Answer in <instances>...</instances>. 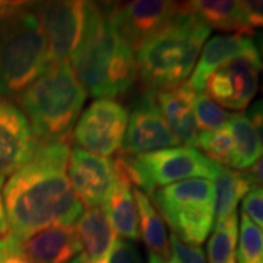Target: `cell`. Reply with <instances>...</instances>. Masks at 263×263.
<instances>
[{"instance_id":"1f68e13d","label":"cell","mask_w":263,"mask_h":263,"mask_svg":"<svg viewBox=\"0 0 263 263\" xmlns=\"http://www.w3.org/2000/svg\"><path fill=\"white\" fill-rule=\"evenodd\" d=\"M245 21L252 35L256 34V29L263 31V0H249L243 2Z\"/></svg>"},{"instance_id":"9a60e30c","label":"cell","mask_w":263,"mask_h":263,"mask_svg":"<svg viewBox=\"0 0 263 263\" xmlns=\"http://www.w3.org/2000/svg\"><path fill=\"white\" fill-rule=\"evenodd\" d=\"M197 92H195L187 82L176 88L162 89L154 95L155 104L167 122L171 132L176 135L180 143L195 148L200 135L196 119L193 114V101Z\"/></svg>"},{"instance_id":"52a82bcc","label":"cell","mask_w":263,"mask_h":263,"mask_svg":"<svg viewBox=\"0 0 263 263\" xmlns=\"http://www.w3.org/2000/svg\"><path fill=\"white\" fill-rule=\"evenodd\" d=\"M120 158L132 184L148 197L157 189L184 180H214L221 168L219 164L192 146H174Z\"/></svg>"},{"instance_id":"ac0fdd59","label":"cell","mask_w":263,"mask_h":263,"mask_svg":"<svg viewBox=\"0 0 263 263\" xmlns=\"http://www.w3.org/2000/svg\"><path fill=\"white\" fill-rule=\"evenodd\" d=\"M18 246L24 256L34 263H67L82 252L73 227H51Z\"/></svg>"},{"instance_id":"d590c367","label":"cell","mask_w":263,"mask_h":263,"mask_svg":"<svg viewBox=\"0 0 263 263\" xmlns=\"http://www.w3.org/2000/svg\"><path fill=\"white\" fill-rule=\"evenodd\" d=\"M254 46L257 48L259 56L263 57V31H259L254 34Z\"/></svg>"},{"instance_id":"8d00e7d4","label":"cell","mask_w":263,"mask_h":263,"mask_svg":"<svg viewBox=\"0 0 263 263\" xmlns=\"http://www.w3.org/2000/svg\"><path fill=\"white\" fill-rule=\"evenodd\" d=\"M67 263H88V260H86V257H85V254L81 252L79 254H76L75 257L70 260V262H67Z\"/></svg>"},{"instance_id":"836d02e7","label":"cell","mask_w":263,"mask_h":263,"mask_svg":"<svg viewBox=\"0 0 263 263\" xmlns=\"http://www.w3.org/2000/svg\"><path fill=\"white\" fill-rule=\"evenodd\" d=\"M245 173L247 174V177L250 179V181L253 183L254 186L263 187V157L254 164L253 167L246 170Z\"/></svg>"},{"instance_id":"30bf717a","label":"cell","mask_w":263,"mask_h":263,"mask_svg":"<svg viewBox=\"0 0 263 263\" xmlns=\"http://www.w3.org/2000/svg\"><path fill=\"white\" fill-rule=\"evenodd\" d=\"M35 10L47 40L50 63H69L82 40L85 2L62 0L38 3Z\"/></svg>"},{"instance_id":"f1b7e54d","label":"cell","mask_w":263,"mask_h":263,"mask_svg":"<svg viewBox=\"0 0 263 263\" xmlns=\"http://www.w3.org/2000/svg\"><path fill=\"white\" fill-rule=\"evenodd\" d=\"M241 212L263 233V187L254 186L243 197Z\"/></svg>"},{"instance_id":"7a4b0ae2","label":"cell","mask_w":263,"mask_h":263,"mask_svg":"<svg viewBox=\"0 0 263 263\" xmlns=\"http://www.w3.org/2000/svg\"><path fill=\"white\" fill-rule=\"evenodd\" d=\"M70 67L86 94L113 100L126 94L138 76L132 46L113 25L107 6L85 2L84 32Z\"/></svg>"},{"instance_id":"7402d4cb","label":"cell","mask_w":263,"mask_h":263,"mask_svg":"<svg viewBox=\"0 0 263 263\" xmlns=\"http://www.w3.org/2000/svg\"><path fill=\"white\" fill-rule=\"evenodd\" d=\"M254 187L245 171L222 167L214 179L215 190V218L222 221L237 212L240 200Z\"/></svg>"},{"instance_id":"d6986e66","label":"cell","mask_w":263,"mask_h":263,"mask_svg":"<svg viewBox=\"0 0 263 263\" xmlns=\"http://www.w3.org/2000/svg\"><path fill=\"white\" fill-rule=\"evenodd\" d=\"M88 263H104L119 238L103 208H88L73 226Z\"/></svg>"},{"instance_id":"277c9868","label":"cell","mask_w":263,"mask_h":263,"mask_svg":"<svg viewBox=\"0 0 263 263\" xmlns=\"http://www.w3.org/2000/svg\"><path fill=\"white\" fill-rule=\"evenodd\" d=\"M50 66L35 5L0 3V97H18Z\"/></svg>"},{"instance_id":"ba28073f","label":"cell","mask_w":263,"mask_h":263,"mask_svg":"<svg viewBox=\"0 0 263 263\" xmlns=\"http://www.w3.org/2000/svg\"><path fill=\"white\" fill-rule=\"evenodd\" d=\"M129 111L116 100L101 98L81 113L73 129L78 148L100 157H113L122 149Z\"/></svg>"},{"instance_id":"ffe728a7","label":"cell","mask_w":263,"mask_h":263,"mask_svg":"<svg viewBox=\"0 0 263 263\" xmlns=\"http://www.w3.org/2000/svg\"><path fill=\"white\" fill-rule=\"evenodd\" d=\"M189 10L202 19L209 28L235 32L237 35H252L245 21L243 2L234 0H195L186 2Z\"/></svg>"},{"instance_id":"74e56055","label":"cell","mask_w":263,"mask_h":263,"mask_svg":"<svg viewBox=\"0 0 263 263\" xmlns=\"http://www.w3.org/2000/svg\"><path fill=\"white\" fill-rule=\"evenodd\" d=\"M148 263H168V262H164V260H161V259H158V257H154V256L148 254Z\"/></svg>"},{"instance_id":"cb8c5ba5","label":"cell","mask_w":263,"mask_h":263,"mask_svg":"<svg viewBox=\"0 0 263 263\" xmlns=\"http://www.w3.org/2000/svg\"><path fill=\"white\" fill-rule=\"evenodd\" d=\"M238 216L237 212L222 221H216L208 241V263H237Z\"/></svg>"},{"instance_id":"f35d334b","label":"cell","mask_w":263,"mask_h":263,"mask_svg":"<svg viewBox=\"0 0 263 263\" xmlns=\"http://www.w3.org/2000/svg\"><path fill=\"white\" fill-rule=\"evenodd\" d=\"M3 181H5V180H2V179H0V187H2V186H3Z\"/></svg>"},{"instance_id":"603a6c76","label":"cell","mask_w":263,"mask_h":263,"mask_svg":"<svg viewBox=\"0 0 263 263\" xmlns=\"http://www.w3.org/2000/svg\"><path fill=\"white\" fill-rule=\"evenodd\" d=\"M234 142V158L231 168L246 171L263 157V143L250 120L245 114H231L227 124Z\"/></svg>"},{"instance_id":"44dd1931","label":"cell","mask_w":263,"mask_h":263,"mask_svg":"<svg viewBox=\"0 0 263 263\" xmlns=\"http://www.w3.org/2000/svg\"><path fill=\"white\" fill-rule=\"evenodd\" d=\"M133 197L139 218V234L146 246L148 254L164 262L170 259V240L167 227L151 199L133 186Z\"/></svg>"},{"instance_id":"ab89813d","label":"cell","mask_w":263,"mask_h":263,"mask_svg":"<svg viewBox=\"0 0 263 263\" xmlns=\"http://www.w3.org/2000/svg\"><path fill=\"white\" fill-rule=\"evenodd\" d=\"M262 91H263V85H262Z\"/></svg>"},{"instance_id":"4dcf8cb0","label":"cell","mask_w":263,"mask_h":263,"mask_svg":"<svg viewBox=\"0 0 263 263\" xmlns=\"http://www.w3.org/2000/svg\"><path fill=\"white\" fill-rule=\"evenodd\" d=\"M0 263H34L21 252L18 243L9 234L0 237Z\"/></svg>"},{"instance_id":"2e32d148","label":"cell","mask_w":263,"mask_h":263,"mask_svg":"<svg viewBox=\"0 0 263 263\" xmlns=\"http://www.w3.org/2000/svg\"><path fill=\"white\" fill-rule=\"evenodd\" d=\"M256 51L257 48L254 46V41L246 35L231 34V35L212 37L205 43L202 48L187 84L195 92L199 94L205 89L206 81L216 69H219L221 66H224L237 57L256 53Z\"/></svg>"},{"instance_id":"6da1fadb","label":"cell","mask_w":263,"mask_h":263,"mask_svg":"<svg viewBox=\"0 0 263 263\" xmlns=\"http://www.w3.org/2000/svg\"><path fill=\"white\" fill-rule=\"evenodd\" d=\"M70 142H37L32 158L6 181L3 202L9 235L16 243L51 227L75 226L84 214L66 171Z\"/></svg>"},{"instance_id":"9c48e42d","label":"cell","mask_w":263,"mask_h":263,"mask_svg":"<svg viewBox=\"0 0 263 263\" xmlns=\"http://www.w3.org/2000/svg\"><path fill=\"white\" fill-rule=\"evenodd\" d=\"M262 70V57L257 51L237 57L209 76L206 95L222 108L243 111L259 91Z\"/></svg>"},{"instance_id":"484cf974","label":"cell","mask_w":263,"mask_h":263,"mask_svg":"<svg viewBox=\"0 0 263 263\" xmlns=\"http://www.w3.org/2000/svg\"><path fill=\"white\" fill-rule=\"evenodd\" d=\"M237 263H263V233L241 212Z\"/></svg>"},{"instance_id":"f546056e","label":"cell","mask_w":263,"mask_h":263,"mask_svg":"<svg viewBox=\"0 0 263 263\" xmlns=\"http://www.w3.org/2000/svg\"><path fill=\"white\" fill-rule=\"evenodd\" d=\"M104 263H143V259L133 243L117 238Z\"/></svg>"},{"instance_id":"4316f807","label":"cell","mask_w":263,"mask_h":263,"mask_svg":"<svg viewBox=\"0 0 263 263\" xmlns=\"http://www.w3.org/2000/svg\"><path fill=\"white\" fill-rule=\"evenodd\" d=\"M193 114L200 132H215L227 127L231 113L212 101L205 92H199L193 101Z\"/></svg>"},{"instance_id":"8fae6325","label":"cell","mask_w":263,"mask_h":263,"mask_svg":"<svg viewBox=\"0 0 263 263\" xmlns=\"http://www.w3.org/2000/svg\"><path fill=\"white\" fill-rule=\"evenodd\" d=\"M179 145V139L160 113L154 95L146 92L132 110L123 139L122 157H136Z\"/></svg>"},{"instance_id":"7c38bea8","label":"cell","mask_w":263,"mask_h":263,"mask_svg":"<svg viewBox=\"0 0 263 263\" xmlns=\"http://www.w3.org/2000/svg\"><path fill=\"white\" fill-rule=\"evenodd\" d=\"M116 29L132 48H136L179 10L180 3L164 0H139L105 5Z\"/></svg>"},{"instance_id":"8992f818","label":"cell","mask_w":263,"mask_h":263,"mask_svg":"<svg viewBox=\"0 0 263 263\" xmlns=\"http://www.w3.org/2000/svg\"><path fill=\"white\" fill-rule=\"evenodd\" d=\"M151 199L161 218L183 241L200 246L211 234L215 221V190L211 180L179 181L157 189Z\"/></svg>"},{"instance_id":"4fadbf2b","label":"cell","mask_w":263,"mask_h":263,"mask_svg":"<svg viewBox=\"0 0 263 263\" xmlns=\"http://www.w3.org/2000/svg\"><path fill=\"white\" fill-rule=\"evenodd\" d=\"M66 171L75 195L88 208L101 206L116 181L114 161L78 146L70 151Z\"/></svg>"},{"instance_id":"e0dca14e","label":"cell","mask_w":263,"mask_h":263,"mask_svg":"<svg viewBox=\"0 0 263 263\" xmlns=\"http://www.w3.org/2000/svg\"><path fill=\"white\" fill-rule=\"evenodd\" d=\"M116 181L104 200V214L114 233L127 240H139V218L133 197V184L124 170L122 158L114 161Z\"/></svg>"},{"instance_id":"d6a6232c","label":"cell","mask_w":263,"mask_h":263,"mask_svg":"<svg viewBox=\"0 0 263 263\" xmlns=\"http://www.w3.org/2000/svg\"><path fill=\"white\" fill-rule=\"evenodd\" d=\"M246 117L253 124V127L256 129L263 143V98L252 104V107L249 108V113Z\"/></svg>"},{"instance_id":"5bb4252c","label":"cell","mask_w":263,"mask_h":263,"mask_svg":"<svg viewBox=\"0 0 263 263\" xmlns=\"http://www.w3.org/2000/svg\"><path fill=\"white\" fill-rule=\"evenodd\" d=\"M37 146L24 111L0 97V179L10 177L28 162Z\"/></svg>"},{"instance_id":"3957f363","label":"cell","mask_w":263,"mask_h":263,"mask_svg":"<svg viewBox=\"0 0 263 263\" xmlns=\"http://www.w3.org/2000/svg\"><path fill=\"white\" fill-rule=\"evenodd\" d=\"M211 35V28L180 3L179 10L136 48V70L146 92L184 84Z\"/></svg>"},{"instance_id":"e575fe53","label":"cell","mask_w":263,"mask_h":263,"mask_svg":"<svg viewBox=\"0 0 263 263\" xmlns=\"http://www.w3.org/2000/svg\"><path fill=\"white\" fill-rule=\"evenodd\" d=\"M9 234V222H8V215H6V208L3 197L0 195V237Z\"/></svg>"},{"instance_id":"d4e9b609","label":"cell","mask_w":263,"mask_h":263,"mask_svg":"<svg viewBox=\"0 0 263 263\" xmlns=\"http://www.w3.org/2000/svg\"><path fill=\"white\" fill-rule=\"evenodd\" d=\"M196 146L216 164L231 168L234 158V142L228 127L215 132H200Z\"/></svg>"},{"instance_id":"83f0119b","label":"cell","mask_w":263,"mask_h":263,"mask_svg":"<svg viewBox=\"0 0 263 263\" xmlns=\"http://www.w3.org/2000/svg\"><path fill=\"white\" fill-rule=\"evenodd\" d=\"M168 263H208L205 252L200 246L189 245L179 235L171 233L170 235V259Z\"/></svg>"},{"instance_id":"5b68a950","label":"cell","mask_w":263,"mask_h":263,"mask_svg":"<svg viewBox=\"0 0 263 263\" xmlns=\"http://www.w3.org/2000/svg\"><path fill=\"white\" fill-rule=\"evenodd\" d=\"M86 91L69 63L51 65L18 95L37 142L72 139L73 124L82 113Z\"/></svg>"}]
</instances>
